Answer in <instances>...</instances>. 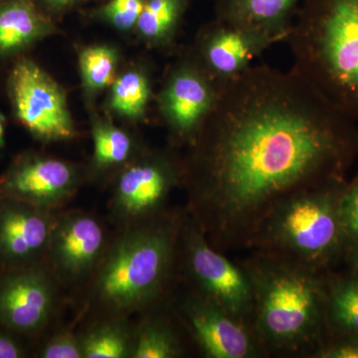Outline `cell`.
<instances>
[{"label": "cell", "mask_w": 358, "mask_h": 358, "mask_svg": "<svg viewBox=\"0 0 358 358\" xmlns=\"http://www.w3.org/2000/svg\"><path fill=\"white\" fill-rule=\"evenodd\" d=\"M6 1V0H0V3H2V2Z\"/></svg>", "instance_id": "d6a6232c"}, {"label": "cell", "mask_w": 358, "mask_h": 358, "mask_svg": "<svg viewBox=\"0 0 358 358\" xmlns=\"http://www.w3.org/2000/svg\"><path fill=\"white\" fill-rule=\"evenodd\" d=\"M355 124L293 68L252 65L221 84L182 164L190 217L216 249L249 250L277 205L343 181Z\"/></svg>", "instance_id": "6da1fadb"}, {"label": "cell", "mask_w": 358, "mask_h": 358, "mask_svg": "<svg viewBox=\"0 0 358 358\" xmlns=\"http://www.w3.org/2000/svg\"><path fill=\"white\" fill-rule=\"evenodd\" d=\"M282 37L215 17L200 31L192 55L219 85L243 74Z\"/></svg>", "instance_id": "9c48e42d"}, {"label": "cell", "mask_w": 358, "mask_h": 358, "mask_svg": "<svg viewBox=\"0 0 358 358\" xmlns=\"http://www.w3.org/2000/svg\"><path fill=\"white\" fill-rule=\"evenodd\" d=\"M350 261H352V265L358 271V239L350 243Z\"/></svg>", "instance_id": "4dcf8cb0"}, {"label": "cell", "mask_w": 358, "mask_h": 358, "mask_svg": "<svg viewBox=\"0 0 358 358\" xmlns=\"http://www.w3.org/2000/svg\"><path fill=\"white\" fill-rule=\"evenodd\" d=\"M52 308L50 284L35 271L9 275L0 285V324L18 333H32L48 320Z\"/></svg>", "instance_id": "4fadbf2b"}, {"label": "cell", "mask_w": 358, "mask_h": 358, "mask_svg": "<svg viewBox=\"0 0 358 358\" xmlns=\"http://www.w3.org/2000/svg\"><path fill=\"white\" fill-rule=\"evenodd\" d=\"M343 336L358 338V275L327 286L324 326Z\"/></svg>", "instance_id": "d6986e66"}, {"label": "cell", "mask_w": 358, "mask_h": 358, "mask_svg": "<svg viewBox=\"0 0 358 358\" xmlns=\"http://www.w3.org/2000/svg\"><path fill=\"white\" fill-rule=\"evenodd\" d=\"M4 136H6V117L0 112V152L4 147Z\"/></svg>", "instance_id": "1f68e13d"}, {"label": "cell", "mask_w": 358, "mask_h": 358, "mask_svg": "<svg viewBox=\"0 0 358 358\" xmlns=\"http://www.w3.org/2000/svg\"><path fill=\"white\" fill-rule=\"evenodd\" d=\"M240 265L251 281V327L265 355L313 357L324 327L327 284L320 268L262 251Z\"/></svg>", "instance_id": "7a4b0ae2"}, {"label": "cell", "mask_w": 358, "mask_h": 358, "mask_svg": "<svg viewBox=\"0 0 358 358\" xmlns=\"http://www.w3.org/2000/svg\"><path fill=\"white\" fill-rule=\"evenodd\" d=\"M45 13H62L76 6L83 0H35Z\"/></svg>", "instance_id": "f1b7e54d"}, {"label": "cell", "mask_w": 358, "mask_h": 358, "mask_svg": "<svg viewBox=\"0 0 358 358\" xmlns=\"http://www.w3.org/2000/svg\"><path fill=\"white\" fill-rule=\"evenodd\" d=\"M147 0H106L96 9L93 17L122 31L136 28Z\"/></svg>", "instance_id": "d4e9b609"}, {"label": "cell", "mask_w": 358, "mask_h": 358, "mask_svg": "<svg viewBox=\"0 0 358 358\" xmlns=\"http://www.w3.org/2000/svg\"><path fill=\"white\" fill-rule=\"evenodd\" d=\"M78 173L68 162L29 155L9 167L0 179V192L9 197L46 209L70 199L78 185Z\"/></svg>", "instance_id": "7c38bea8"}, {"label": "cell", "mask_w": 358, "mask_h": 358, "mask_svg": "<svg viewBox=\"0 0 358 358\" xmlns=\"http://www.w3.org/2000/svg\"><path fill=\"white\" fill-rule=\"evenodd\" d=\"M343 188L341 181L285 199L261 224L249 250L322 268L345 243L338 211Z\"/></svg>", "instance_id": "5b68a950"}, {"label": "cell", "mask_w": 358, "mask_h": 358, "mask_svg": "<svg viewBox=\"0 0 358 358\" xmlns=\"http://www.w3.org/2000/svg\"><path fill=\"white\" fill-rule=\"evenodd\" d=\"M301 0H219L216 17L255 28L286 41Z\"/></svg>", "instance_id": "e0dca14e"}, {"label": "cell", "mask_w": 358, "mask_h": 358, "mask_svg": "<svg viewBox=\"0 0 358 358\" xmlns=\"http://www.w3.org/2000/svg\"><path fill=\"white\" fill-rule=\"evenodd\" d=\"M117 61V50L109 45H94L81 51L80 72L88 93H98L114 83Z\"/></svg>", "instance_id": "7402d4cb"}, {"label": "cell", "mask_w": 358, "mask_h": 358, "mask_svg": "<svg viewBox=\"0 0 358 358\" xmlns=\"http://www.w3.org/2000/svg\"><path fill=\"white\" fill-rule=\"evenodd\" d=\"M150 98V76L141 69L129 70L112 84L109 107L121 117L138 120L145 115Z\"/></svg>", "instance_id": "ffe728a7"}, {"label": "cell", "mask_w": 358, "mask_h": 358, "mask_svg": "<svg viewBox=\"0 0 358 358\" xmlns=\"http://www.w3.org/2000/svg\"><path fill=\"white\" fill-rule=\"evenodd\" d=\"M178 245L193 292L251 327L253 291L240 263L232 262L216 249L190 216L183 218Z\"/></svg>", "instance_id": "8992f818"}, {"label": "cell", "mask_w": 358, "mask_h": 358, "mask_svg": "<svg viewBox=\"0 0 358 358\" xmlns=\"http://www.w3.org/2000/svg\"><path fill=\"white\" fill-rule=\"evenodd\" d=\"M23 355L20 345L11 336L0 331V358H20Z\"/></svg>", "instance_id": "f546056e"}, {"label": "cell", "mask_w": 358, "mask_h": 358, "mask_svg": "<svg viewBox=\"0 0 358 358\" xmlns=\"http://www.w3.org/2000/svg\"><path fill=\"white\" fill-rule=\"evenodd\" d=\"M189 0H147L136 29L143 41L154 47L173 43Z\"/></svg>", "instance_id": "ac0fdd59"}, {"label": "cell", "mask_w": 358, "mask_h": 358, "mask_svg": "<svg viewBox=\"0 0 358 358\" xmlns=\"http://www.w3.org/2000/svg\"><path fill=\"white\" fill-rule=\"evenodd\" d=\"M180 181L182 164L169 155L143 157L120 176L115 189V209L127 218L155 217Z\"/></svg>", "instance_id": "8fae6325"}, {"label": "cell", "mask_w": 358, "mask_h": 358, "mask_svg": "<svg viewBox=\"0 0 358 358\" xmlns=\"http://www.w3.org/2000/svg\"><path fill=\"white\" fill-rule=\"evenodd\" d=\"M55 31V24L35 0L0 3V58L16 55Z\"/></svg>", "instance_id": "2e32d148"}, {"label": "cell", "mask_w": 358, "mask_h": 358, "mask_svg": "<svg viewBox=\"0 0 358 358\" xmlns=\"http://www.w3.org/2000/svg\"><path fill=\"white\" fill-rule=\"evenodd\" d=\"M195 343L207 358H258L265 352L251 327L192 292L180 305Z\"/></svg>", "instance_id": "30bf717a"}, {"label": "cell", "mask_w": 358, "mask_h": 358, "mask_svg": "<svg viewBox=\"0 0 358 358\" xmlns=\"http://www.w3.org/2000/svg\"><path fill=\"white\" fill-rule=\"evenodd\" d=\"M54 263L68 277L87 274L102 254L105 232L95 218L72 214L52 228L50 242Z\"/></svg>", "instance_id": "9a60e30c"}, {"label": "cell", "mask_w": 358, "mask_h": 358, "mask_svg": "<svg viewBox=\"0 0 358 358\" xmlns=\"http://www.w3.org/2000/svg\"><path fill=\"white\" fill-rule=\"evenodd\" d=\"M313 357L358 358V338L343 336L341 341L331 345H322Z\"/></svg>", "instance_id": "83f0119b"}, {"label": "cell", "mask_w": 358, "mask_h": 358, "mask_svg": "<svg viewBox=\"0 0 358 358\" xmlns=\"http://www.w3.org/2000/svg\"><path fill=\"white\" fill-rule=\"evenodd\" d=\"M338 211L345 243H352L358 239V176L350 185L343 186Z\"/></svg>", "instance_id": "484cf974"}, {"label": "cell", "mask_w": 358, "mask_h": 358, "mask_svg": "<svg viewBox=\"0 0 358 358\" xmlns=\"http://www.w3.org/2000/svg\"><path fill=\"white\" fill-rule=\"evenodd\" d=\"M286 42L293 69L358 124V0H301Z\"/></svg>", "instance_id": "3957f363"}, {"label": "cell", "mask_w": 358, "mask_h": 358, "mask_svg": "<svg viewBox=\"0 0 358 358\" xmlns=\"http://www.w3.org/2000/svg\"><path fill=\"white\" fill-rule=\"evenodd\" d=\"M182 346L173 327L162 320H152L141 327L131 345L134 358H176Z\"/></svg>", "instance_id": "44dd1931"}, {"label": "cell", "mask_w": 358, "mask_h": 358, "mask_svg": "<svg viewBox=\"0 0 358 358\" xmlns=\"http://www.w3.org/2000/svg\"><path fill=\"white\" fill-rule=\"evenodd\" d=\"M220 86L192 54L167 73L157 105L174 141L192 145L215 106Z\"/></svg>", "instance_id": "ba28073f"}, {"label": "cell", "mask_w": 358, "mask_h": 358, "mask_svg": "<svg viewBox=\"0 0 358 358\" xmlns=\"http://www.w3.org/2000/svg\"><path fill=\"white\" fill-rule=\"evenodd\" d=\"M40 357L43 358L83 357L82 341L68 333L59 334L52 338L42 348Z\"/></svg>", "instance_id": "4316f807"}, {"label": "cell", "mask_w": 358, "mask_h": 358, "mask_svg": "<svg viewBox=\"0 0 358 358\" xmlns=\"http://www.w3.org/2000/svg\"><path fill=\"white\" fill-rule=\"evenodd\" d=\"M42 210L20 200H0V255L6 260L25 263L46 248L53 227Z\"/></svg>", "instance_id": "5bb4252c"}, {"label": "cell", "mask_w": 358, "mask_h": 358, "mask_svg": "<svg viewBox=\"0 0 358 358\" xmlns=\"http://www.w3.org/2000/svg\"><path fill=\"white\" fill-rule=\"evenodd\" d=\"M7 85L14 114L33 136L43 141L74 138L64 90L39 65L28 59L18 61Z\"/></svg>", "instance_id": "52a82bcc"}, {"label": "cell", "mask_w": 358, "mask_h": 358, "mask_svg": "<svg viewBox=\"0 0 358 358\" xmlns=\"http://www.w3.org/2000/svg\"><path fill=\"white\" fill-rule=\"evenodd\" d=\"M81 341L85 358L131 357L133 343L126 331L115 324L98 327Z\"/></svg>", "instance_id": "cb8c5ba5"}, {"label": "cell", "mask_w": 358, "mask_h": 358, "mask_svg": "<svg viewBox=\"0 0 358 358\" xmlns=\"http://www.w3.org/2000/svg\"><path fill=\"white\" fill-rule=\"evenodd\" d=\"M94 164L101 169L120 166L129 159L133 143L126 131L102 120H96L92 128Z\"/></svg>", "instance_id": "603a6c76"}, {"label": "cell", "mask_w": 358, "mask_h": 358, "mask_svg": "<svg viewBox=\"0 0 358 358\" xmlns=\"http://www.w3.org/2000/svg\"><path fill=\"white\" fill-rule=\"evenodd\" d=\"M219 1V0H216V2Z\"/></svg>", "instance_id": "836d02e7"}, {"label": "cell", "mask_w": 358, "mask_h": 358, "mask_svg": "<svg viewBox=\"0 0 358 358\" xmlns=\"http://www.w3.org/2000/svg\"><path fill=\"white\" fill-rule=\"evenodd\" d=\"M182 220L159 214L112 247L94 289L103 308L124 313L157 300L171 278Z\"/></svg>", "instance_id": "277c9868"}]
</instances>
